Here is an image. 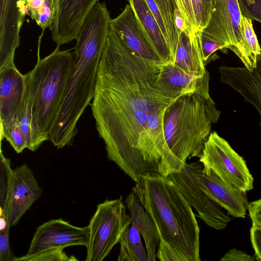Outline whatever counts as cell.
I'll return each instance as SVG.
<instances>
[{"label":"cell","mask_w":261,"mask_h":261,"mask_svg":"<svg viewBox=\"0 0 261 261\" xmlns=\"http://www.w3.org/2000/svg\"><path fill=\"white\" fill-rule=\"evenodd\" d=\"M200 32L181 33L173 64L185 71L203 74L206 70L202 58Z\"/></svg>","instance_id":"obj_21"},{"label":"cell","mask_w":261,"mask_h":261,"mask_svg":"<svg viewBox=\"0 0 261 261\" xmlns=\"http://www.w3.org/2000/svg\"><path fill=\"white\" fill-rule=\"evenodd\" d=\"M242 17L238 0H215L208 24L201 32L222 42L235 54L240 42Z\"/></svg>","instance_id":"obj_13"},{"label":"cell","mask_w":261,"mask_h":261,"mask_svg":"<svg viewBox=\"0 0 261 261\" xmlns=\"http://www.w3.org/2000/svg\"><path fill=\"white\" fill-rule=\"evenodd\" d=\"M204 73L188 72L173 63H162L156 84L164 94L176 98L194 90L201 82Z\"/></svg>","instance_id":"obj_18"},{"label":"cell","mask_w":261,"mask_h":261,"mask_svg":"<svg viewBox=\"0 0 261 261\" xmlns=\"http://www.w3.org/2000/svg\"><path fill=\"white\" fill-rule=\"evenodd\" d=\"M4 138L17 153H21L27 148L26 140L18 119L1 124V141Z\"/></svg>","instance_id":"obj_28"},{"label":"cell","mask_w":261,"mask_h":261,"mask_svg":"<svg viewBox=\"0 0 261 261\" xmlns=\"http://www.w3.org/2000/svg\"><path fill=\"white\" fill-rule=\"evenodd\" d=\"M118 261H148L146 248L144 247L138 229L131 224L122 234Z\"/></svg>","instance_id":"obj_24"},{"label":"cell","mask_w":261,"mask_h":261,"mask_svg":"<svg viewBox=\"0 0 261 261\" xmlns=\"http://www.w3.org/2000/svg\"><path fill=\"white\" fill-rule=\"evenodd\" d=\"M131 224L121 198L99 203L89 225L86 261H101L110 253Z\"/></svg>","instance_id":"obj_6"},{"label":"cell","mask_w":261,"mask_h":261,"mask_svg":"<svg viewBox=\"0 0 261 261\" xmlns=\"http://www.w3.org/2000/svg\"><path fill=\"white\" fill-rule=\"evenodd\" d=\"M137 20L161 61L173 63L167 41L144 0H128Z\"/></svg>","instance_id":"obj_19"},{"label":"cell","mask_w":261,"mask_h":261,"mask_svg":"<svg viewBox=\"0 0 261 261\" xmlns=\"http://www.w3.org/2000/svg\"><path fill=\"white\" fill-rule=\"evenodd\" d=\"M250 238L256 260L261 261V228L252 225Z\"/></svg>","instance_id":"obj_35"},{"label":"cell","mask_w":261,"mask_h":261,"mask_svg":"<svg viewBox=\"0 0 261 261\" xmlns=\"http://www.w3.org/2000/svg\"><path fill=\"white\" fill-rule=\"evenodd\" d=\"M111 19L105 3L97 2L81 28L65 94L49 132V140L58 148L72 142L77 133V123L93 99Z\"/></svg>","instance_id":"obj_2"},{"label":"cell","mask_w":261,"mask_h":261,"mask_svg":"<svg viewBox=\"0 0 261 261\" xmlns=\"http://www.w3.org/2000/svg\"><path fill=\"white\" fill-rule=\"evenodd\" d=\"M163 17L168 37V45L174 61L178 36L175 26V12L177 8L175 0H154Z\"/></svg>","instance_id":"obj_26"},{"label":"cell","mask_w":261,"mask_h":261,"mask_svg":"<svg viewBox=\"0 0 261 261\" xmlns=\"http://www.w3.org/2000/svg\"><path fill=\"white\" fill-rule=\"evenodd\" d=\"M34 68L25 74L28 104L33 119L41 132H49L63 100L72 67L73 53L60 46L43 59L39 56Z\"/></svg>","instance_id":"obj_5"},{"label":"cell","mask_w":261,"mask_h":261,"mask_svg":"<svg viewBox=\"0 0 261 261\" xmlns=\"http://www.w3.org/2000/svg\"><path fill=\"white\" fill-rule=\"evenodd\" d=\"M27 9L24 0H0V70L15 65Z\"/></svg>","instance_id":"obj_12"},{"label":"cell","mask_w":261,"mask_h":261,"mask_svg":"<svg viewBox=\"0 0 261 261\" xmlns=\"http://www.w3.org/2000/svg\"><path fill=\"white\" fill-rule=\"evenodd\" d=\"M221 82L238 92L252 104L261 118V51L252 71L244 67L222 66L219 68ZM261 126V120H260Z\"/></svg>","instance_id":"obj_17"},{"label":"cell","mask_w":261,"mask_h":261,"mask_svg":"<svg viewBox=\"0 0 261 261\" xmlns=\"http://www.w3.org/2000/svg\"><path fill=\"white\" fill-rule=\"evenodd\" d=\"M125 203L129 212L131 224L138 229L144 240L148 261L156 260L155 249L160 237L152 218L133 190L126 197Z\"/></svg>","instance_id":"obj_20"},{"label":"cell","mask_w":261,"mask_h":261,"mask_svg":"<svg viewBox=\"0 0 261 261\" xmlns=\"http://www.w3.org/2000/svg\"><path fill=\"white\" fill-rule=\"evenodd\" d=\"M10 227L6 218L0 217V261H15L9 242Z\"/></svg>","instance_id":"obj_32"},{"label":"cell","mask_w":261,"mask_h":261,"mask_svg":"<svg viewBox=\"0 0 261 261\" xmlns=\"http://www.w3.org/2000/svg\"><path fill=\"white\" fill-rule=\"evenodd\" d=\"M132 190L152 218L160 242L184 261H200V229L192 206L176 185L158 172L140 175Z\"/></svg>","instance_id":"obj_4"},{"label":"cell","mask_w":261,"mask_h":261,"mask_svg":"<svg viewBox=\"0 0 261 261\" xmlns=\"http://www.w3.org/2000/svg\"><path fill=\"white\" fill-rule=\"evenodd\" d=\"M12 169L10 160L6 158L1 150L0 162V209L3 210L11 181Z\"/></svg>","instance_id":"obj_31"},{"label":"cell","mask_w":261,"mask_h":261,"mask_svg":"<svg viewBox=\"0 0 261 261\" xmlns=\"http://www.w3.org/2000/svg\"><path fill=\"white\" fill-rule=\"evenodd\" d=\"M31 17L44 31L49 28L52 14V0H24Z\"/></svg>","instance_id":"obj_27"},{"label":"cell","mask_w":261,"mask_h":261,"mask_svg":"<svg viewBox=\"0 0 261 261\" xmlns=\"http://www.w3.org/2000/svg\"><path fill=\"white\" fill-rule=\"evenodd\" d=\"M203 166L200 162L186 163L178 172L167 177L172 181L205 224L217 230L224 229L231 220L221 206L212 200L202 189L199 175Z\"/></svg>","instance_id":"obj_8"},{"label":"cell","mask_w":261,"mask_h":261,"mask_svg":"<svg viewBox=\"0 0 261 261\" xmlns=\"http://www.w3.org/2000/svg\"><path fill=\"white\" fill-rule=\"evenodd\" d=\"M98 0H52L49 29L57 46L76 40L86 16Z\"/></svg>","instance_id":"obj_11"},{"label":"cell","mask_w":261,"mask_h":261,"mask_svg":"<svg viewBox=\"0 0 261 261\" xmlns=\"http://www.w3.org/2000/svg\"><path fill=\"white\" fill-rule=\"evenodd\" d=\"M64 248H52L36 254L16 257L15 261H74V256H68L63 251Z\"/></svg>","instance_id":"obj_30"},{"label":"cell","mask_w":261,"mask_h":261,"mask_svg":"<svg viewBox=\"0 0 261 261\" xmlns=\"http://www.w3.org/2000/svg\"><path fill=\"white\" fill-rule=\"evenodd\" d=\"M205 194L227 214L235 218L246 217L249 202L246 192L227 184L214 172L202 168L199 175Z\"/></svg>","instance_id":"obj_14"},{"label":"cell","mask_w":261,"mask_h":261,"mask_svg":"<svg viewBox=\"0 0 261 261\" xmlns=\"http://www.w3.org/2000/svg\"><path fill=\"white\" fill-rule=\"evenodd\" d=\"M144 1L146 2V4L150 11L154 17L157 22L158 23L159 25L168 42V37L165 23L158 5L156 4L154 0Z\"/></svg>","instance_id":"obj_34"},{"label":"cell","mask_w":261,"mask_h":261,"mask_svg":"<svg viewBox=\"0 0 261 261\" xmlns=\"http://www.w3.org/2000/svg\"><path fill=\"white\" fill-rule=\"evenodd\" d=\"M42 189L32 170L25 163L12 170L5 204L0 217L10 227L16 225L22 217L40 197Z\"/></svg>","instance_id":"obj_9"},{"label":"cell","mask_w":261,"mask_h":261,"mask_svg":"<svg viewBox=\"0 0 261 261\" xmlns=\"http://www.w3.org/2000/svg\"><path fill=\"white\" fill-rule=\"evenodd\" d=\"M21 129L27 142V148L31 151L37 150L43 142L49 140L48 137L44 135L34 121L27 99L22 114L19 119Z\"/></svg>","instance_id":"obj_25"},{"label":"cell","mask_w":261,"mask_h":261,"mask_svg":"<svg viewBox=\"0 0 261 261\" xmlns=\"http://www.w3.org/2000/svg\"><path fill=\"white\" fill-rule=\"evenodd\" d=\"M110 29L136 56L145 59L161 62L139 25L129 4L126 5L124 10L117 17L111 19Z\"/></svg>","instance_id":"obj_16"},{"label":"cell","mask_w":261,"mask_h":261,"mask_svg":"<svg viewBox=\"0 0 261 261\" xmlns=\"http://www.w3.org/2000/svg\"><path fill=\"white\" fill-rule=\"evenodd\" d=\"M210 74L206 70L196 88L176 98L166 109L164 117L166 150L159 173L167 176L178 172L187 159L199 157L220 111L209 90Z\"/></svg>","instance_id":"obj_3"},{"label":"cell","mask_w":261,"mask_h":261,"mask_svg":"<svg viewBox=\"0 0 261 261\" xmlns=\"http://www.w3.org/2000/svg\"><path fill=\"white\" fill-rule=\"evenodd\" d=\"M254 255H251L235 248L230 249L220 259L222 261H254Z\"/></svg>","instance_id":"obj_37"},{"label":"cell","mask_w":261,"mask_h":261,"mask_svg":"<svg viewBox=\"0 0 261 261\" xmlns=\"http://www.w3.org/2000/svg\"><path fill=\"white\" fill-rule=\"evenodd\" d=\"M176 7L191 33L202 31L208 24L215 0H175Z\"/></svg>","instance_id":"obj_22"},{"label":"cell","mask_w":261,"mask_h":261,"mask_svg":"<svg viewBox=\"0 0 261 261\" xmlns=\"http://www.w3.org/2000/svg\"><path fill=\"white\" fill-rule=\"evenodd\" d=\"M89 234L88 226L77 227L62 219H51L36 228L25 255L52 248L86 246Z\"/></svg>","instance_id":"obj_10"},{"label":"cell","mask_w":261,"mask_h":261,"mask_svg":"<svg viewBox=\"0 0 261 261\" xmlns=\"http://www.w3.org/2000/svg\"><path fill=\"white\" fill-rule=\"evenodd\" d=\"M200 40L202 58L204 65L219 58L216 52L220 49L225 53L228 48L225 44L201 31L200 32Z\"/></svg>","instance_id":"obj_29"},{"label":"cell","mask_w":261,"mask_h":261,"mask_svg":"<svg viewBox=\"0 0 261 261\" xmlns=\"http://www.w3.org/2000/svg\"><path fill=\"white\" fill-rule=\"evenodd\" d=\"M252 19L242 15L241 21V39L235 54L249 70L254 68L257 58L260 53L257 36L253 28Z\"/></svg>","instance_id":"obj_23"},{"label":"cell","mask_w":261,"mask_h":261,"mask_svg":"<svg viewBox=\"0 0 261 261\" xmlns=\"http://www.w3.org/2000/svg\"><path fill=\"white\" fill-rule=\"evenodd\" d=\"M162 63L136 56L110 29L91 107L108 159L135 182L159 173L165 152L164 117L176 98L156 85Z\"/></svg>","instance_id":"obj_1"},{"label":"cell","mask_w":261,"mask_h":261,"mask_svg":"<svg viewBox=\"0 0 261 261\" xmlns=\"http://www.w3.org/2000/svg\"><path fill=\"white\" fill-rule=\"evenodd\" d=\"M199 158L204 169L230 186L246 192L253 188L254 178L246 161L217 132L211 133Z\"/></svg>","instance_id":"obj_7"},{"label":"cell","mask_w":261,"mask_h":261,"mask_svg":"<svg viewBox=\"0 0 261 261\" xmlns=\"http://www.w3.org/2000/svg\"><path fill=\"white\" fill-rule=\"evenodd\" d=\"M242 15L261 23V0H238Z\"/></svg>","instance_id":"obj_33"},{"label":"cell","mask_w":261,"mask_h":261,"mask_svg":"<svg viewBox=\"0 0 261 261\" xmlns=\"http://www.w3.org/2000/svg\"><path fill=\"white\" fill-rule=\"evenodd\" d=\"M27 99V84L23 75L13 66L0 70V122L5 124L20 119Z\"/></svg>","instance_id":"obj_15"},{"label":"cell","mask_w":261,"mask_h":261,"mask_svg":"<svg viewBox=\"0 0 261 261\" xmlns=\"http://www.w3.org/2000/svg\"><path fill=\"white\" fill-rule=\"evenodd\" d=\"M248 212L252 225L261 228V198L249 202Z\"/></svg>","instance_id":"obj_36"}]
</instances>
